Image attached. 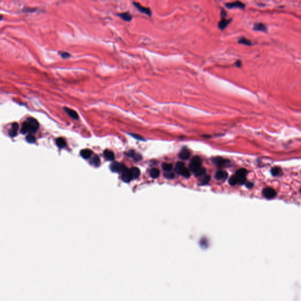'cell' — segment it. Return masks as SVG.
<instances>
[{
    "instance_id": "obj_1",
    "label": "cell",
    "mask_w": 301,
    "mask_h": 301,
    "mask_svg": "<svg viewBox=\"0 0 301 301\" xmlns=\"http://www.w3.org/2000/svg\"><path fill=\"white\" fill-rule=\"evenodd\" d=\"M38 122L36 119L33 118H29L23 124L21 132L22 133H36L38 128Z\"/></svg>"
},
{
    "instance_id": "obj_2",
    "label": "cell",
    "mask_w": 301,
    "mask_h": 301,
    "mask_svg": "<svg viewBox=\"0 0 301 301\" xmlns=\"http://www.w3.org/2000/svg\"><path fill=\"white\" fill-rule=\"evenodd\" d=\"M201 159L199 157L195 156L193 157L190 164V169L193 172H195L198 169L201 167Z\"/></svg>"
},
{
    "instance_id": "obj_3",
    "label": "cell",
    "mask_w": 301,
    "mask_h": 301,
    "mask_svg": "<svg viewBox=\"0 0 301 301\" xmlns=\"http://www.w3.org/2000/svg\"><path fill=\"white\" fill-rule=\"evenodd\" d=\"M262 193L265 198L269 199L274 198L277 195V192L275 191V190L271 187L266 188L263 190Z\"/></svg>"
},
{
    "instance_id": "obj_4",
    "label": "cell",
    "mask_w": 301,
    "mask_h": 301,
    "mask_svg": "<svg viewBox=\"0 0 301 301\" xmlns=\"http://www.w3.org/2000/svg\"><path fill=\"white\" fill-rule=\"evenodd\" d=\"M248 172L246 169L244 168H241L238 169L236 172V175L239 178V183L240 184H244L246 181V175Z\"/></svg>"
},
{
    "instance_id": "obj_5",
    "label": "cell",
    "mask_w": 301,
    "mask_h": 301,
    "mask_svg": "<svg viewBox=\"0 0 301 301\" xmlns=\"http://www.w3.org/2000/svg\"><path fill=\"white\" fill-rule=\"evenodd\" d=\"M133 4L138 9V10L139 11H140L141 13L145 14H146V15H147L148 16H151L152 15V12H151V10L149 8L144 7L142 6L140 3L136 2H133Z\"/></svg>"
},
{
    "instance_id": "obj_6",
    "label": "cell",
    "mask_w": 301,
    "mask_h": 301,
    "mask_svg": "<svg viewBox=\"0 0 301 301\" xmlns=\"http://www.w3.org/2000/svg\"><path fill=\"white\" fill-rule=\"evenodd\" d=\"M126 168L124 164L118 162H114L111 165V169L114 172H122Z\"/></svg>"
},
{
    "instance_id": "obj_7",
    "label": "cell",
    "mask_w": 301,
    "mask_h": 301,
    "mask_svg": "<svg viewBox=\"0 0 301 301\" xmlns=\"http://www.w3.org/2000/svg\"><path fill=\"white\" fill-rule=\"evenodd\" d=\"M121 174H122L121 178H122V180L124 182L128 183L133 180L130 169L126 168L124 171H122L121 172Z\"/></svg>"
},
{
    "instance_id": "obj_8",
    "label": "cell",
    "mask_w": 301,
    "mask_h": 301,
    "mask_svg": "<svg viewBox=\"0 0 301 301\" xmlns=\"http://www.w3.org/2000/svg\"><path fill=\"white\" fill-rule=\"evenodd\" d=\"M225 5H226L227 8H228L229 9L235 8L243 9L245 7V5L244 4H243L242 2H241L240 1H235L233 2L227 3V4H226Z\"/></svg>"
},
{
    "instance_id": "obj_9",
    "label": "cell",
    "mask_w": 301,
    "mask_h": 301,
    "mask_svg": "<svg viewBox=\"0 0 301 301\" xmlns=\"http://www.w3.org/2000/svg\"><path fill=\"white\" fill-rule=\"evenodd\" d=\"M212 162L217 166L221 167L225 165L228 162V161L222 157H215L212 159Z\"/></svg>"
},
{
    "instance_id": "obj_10",
    "label": "cell",
    "mask_w": 301,
    "mask_h": 301,
    "mask_svg": "<svg viewBox=\"0 0 301 301\" xmlns=\"http://www.w3.org/2000/svg\"><path fill=\"white\" fill-rule=\"evenodd\" d=\"M175 171L178 174L181 175L182 176H183L185 178H189L191 175L190 171L187 168H185V167H183L181 168L175 169Z\"/></svg>"
},
{
    "instance_id": "obj_11",
    "label": "cell",
    "mask_w": 301,
    "mask_h": 301,
    "mask_svg": "<svg viewBox=\"0 0 301 301\" xmlns=\"http://www.w3.org/2000/svg\"><path fill=\"white\" fill-rule=\"evenodd\" d=\"M215 177L217 180H225L228 178V174L225 171H218L216 172Z\"/></svg>"
},
{
    "instance_id": "obj_12",
    "label": "cell",
    "mask_w": 301,
    "mask_h": 301,
    "mask_svg": "<svg viewBox=\"0 0 301 301\" xmlns=\"http://www.w3.org/2000/svg\"><path fill=\"white\" fill-rule=\"evenodd\" d=\"M230 22H231V20H230V19L228 20V19H226L225 18H223L221 19V20L218 23V28L220 30H223L229 25Z\"/></svg>"
},
{
    "instance_id": "obj_13",
    "label": "cell",
    "mask_w": 301,
    "mask_h": 301,
    "mask_svg": "<svg viewBox=\"0 0 301 301\" xmlns=\"http://www.w3.org/2000/svg\"><path fill=\"white\" fill-rule=\"evenodd\" d=\"M118 15L124 21L127 22H130L133 19V16L129 12H122L118 14Z\"/></svg>"
},
{
    "instance_id": "obj_14",
    "label": "cell",
    "mask_w": 301,
    "mask_h": 301,
    "mask_svg": "<svg viewBox=\"0 0 301 301\" xmlns=\"http://www.w3.org/2000/svg\"><path fill=\"white\" fill-rule=\"evenodd\" d=\"M190 157V152L186 148H183L181 150V151L179 154V157L181 158V159H183V160L188 159Z\"/></svg>"
},
{
    "instance_id": "obj_15",
    "label": "cell",
    "mask_w": 301,
    "mask_h": 301,
    "mask_svg": "<svg viewBox=\"0 0 301 301\" xmlns=\"http://www.w3.org/2000/svg\"><path fill=\"white\" fill-rule=\"evenodd\" d=\"M253 30L257 31H262V32H266L267 28L266 25L262 23H256L253 26Z\"/></svg>"
},
{
    "instance_id": "obj_16",
    "label": "cell",
    "mask_w": 301,
    "mask_h": 301,
    "mask_svg": "<svg viewBox=\"0 0 301 301\" xmlns=\"http://www.w3.org/2000/svg\"><path fill=\"white\" fill-rule=\"evenodd\" d=\"M133 179H137L140 176V170L136 167H133L130 169Z\"/></svg>"
},
{
    "instance_id": "obj_17",
    "label": "cell",
    "mask_w": 301,
    "mask_h": 301,
    "mask_svg": "<svg viewBox=\"0 0 301 301\" xmlns=\"http://www.w3.org/2000/svg\"><path fill=\"white\" fill-rule=\"evenodd\" d=\"M64 110L69 115V116L71 117L73 119L77 120L78 118V115L74 110H72L71 109L68 108H64Z\"/></svg>"
},
{
    "instance_id": "obj_18",
    "label": "cell",
    "mask_w": 301,
    "mask_h": 301,
    "mask_svg": "<svg viewBox=\"0 0 301 301\" xmlns=\"http://www.w3.org/2000/svg\"><path fill=\"white\" fill-rule=\"evenodd\" d=\"M18 130V125L17 123H14L12 124V128L9 132V135L11 136H14L17 135V133Z\"/></svg>"
},
{
    "instance_id": "obj_19",
    "label": "cell",
    "mask_w": 301,
    "mask_h": 301,
    "mask_svg": "<svg viewBox=\"0 0 301 301\" xmlns=\"http://www.w3.org/2000/svg\"><path fill=\"white\" fill-rule=\"evenodd\" d=\"M92 151L89 149H85L81 152V155L84 158V159H88L89 158L91 157L92 155Z\"/></svg>"
},
{
    "instance_id": "obj_20",
    "label": "cell",
    "mask_w": 301,
    "mask_h": 301,
    "mask_svg": "<svg viewBox=\"0 0 301 301\" xmlns=\"http://www.w3.org/2000/svg\"><path fill=\"white\" fill-rule=\"evenodd\" d=\"M104 155L105 158L109 161H112L114 159V158H115L113 152H112L109 150H105L104 152Z\"/></svg>"
},
{
    "instance_id": "obj_21",
    "label": "cell",
    "mask_w": 301,
    "mask_h": 301,
    "mask_svg": "<svg viewBox=\"0 0 301 301\" xmlns=\"http://www.w3.org/2000/svg\"><path fill=\"white\" fill-rule=\"evenodd\" d=\"M127 155L128 156V157H131L133 158V159L135 160V161H140V159H141L142 157L140 155V154H136L135 152L134 151H130L129 152H128L127 154Z\"/></svg>"
},
{
    "instance_id": "obj_22",
    "label": "cell",
    "mask_w": 301,
    "mask_h": 301,
    "mask_svg": "<svg viewBox=\"0 0 301 301\" xmlns=\"http://www.w3.org/2000/svg\"><path fill=\"white\" fill-rule=\"evenodd\" d=\"M159 174H160V172H159V169H158L157 168H154L151 169L150 171V175L154 179L157 178L159 176Z\"/></svg>"
},
{
    "instance_id": "obj_23",
    "label": "cell",
    "mask_w": 301,
    "mask_h": 301,
    "mask_svg": "<svg viewBox=\"0 0 301 301\" xmlns=\"http://www.w3.org/2000/svg\"><path fill=\"white\" fill-rule=\"evenodd\" d=\"M239 183V178L237 175L232 176L229 180V183L230 185H235Z\"/></svg>"
},
{
    "instance_id": "obj_24",
    "label": "cell",
    "mask_w": 301,
    "mask_h": 301,
    "mask_svg": "<svg viewBox=\"0 0 301 301\" xmlns=\"http://www.w3.org/2000/svg\"><path fill=\"white\" fill-rule=\"evenodd\" d=\"M238 42L240 44H242L248 45V46H251L252 45L251 41L250 40L246 39V38H244V37H242L241 38H240V39L238 40Z\"/></svg>"
},
{
    "instance_id": "obj_25",
    "label": "cell",
    "mask_w": 301,
    "mask_h": 301,
    "mask_svg": "<svg viewBox=\"0 0 301 301\" xmlns=\"http://www.w3.org/2000/svg\"><path fill=\"white\" fill-rule=\"evenodd\" d=\"M56 144L60 148H64L66 145V142L62 138H58L56 140Z\"/></svg>"
},
{
    "instance_id": "obj_26",
    "label": "cell",
    "mask_w": 301,
    "mask_h": 301,
    "mask_svg": "<svg viewBox=\"0 0 301 301\" xmlns=\"http://www.w3.org/2000/svg\"><path fill=\"white\" fill-rule=\"evenodd\" d=\"M194 173H195V177H199L202 176V175H204V174H205V173H206V170H205V168H200L199 169H198V170H197L195 172H194Z\"/></svg>"
},
{
    "instance_id": "obj_27",
    "label": "cell",
    "mask_w": 301,
    "mask_h": 301,
    "mask_svg": "<svg viewBox=\"0 0 301 301\" xmlns=\"http://www.w3.org/2000/svg\"><path fill=\"white\" fill-rule=\"evenodd\" d=\"M92 163L96 167H98L100 165V159L98 156H95L92 158Z\"/></svg>"
},
{
    "instance_id": "obj_28",
    "label": "cell",
    "mask_w": 301,
    "mask_h": 301,
    "mask_svg": "<svg viewBox=\"0 0 301 301\" xmlns=\"http://www.w3.org/2000/svg\"><path fill=\"white\" fill-rule=\"evenodd\" d=\"M26 140L29 143L33 144V143H34L36 142V138L33 135H28L26 137Z\"/></svg>"
},
{
    "instance_id": "obj_29",
    "label": "cell",
    "mask_w": 301,
    "mask_h": 301,
    "mask_svg": "<svg viewBox=\"0 0 301 301\" xmlns=\"http://www.w3.org/2000/svg\"><path fill=\"white\" fill-rule=\"evenodd\" d=\"M281 169L278 167H274L271 169V174L273 176H277L280 173Z\"/></svg>"
},
{
    "instance_id": "obj_30",
    "label": "cell",
    "mask_w": 301,
    "mask_h": 301,
    "mask_svg": "<svg viewBox=\"0 0 301 301\" xmlns=\"http://www.w3.org/2000/svg\"><path fill=\"white\" fill-rule=\"evenodd\" d=\"M163 169L165 171H170L172 168V165L171 164H164L162 165Z\"/></svg>"
},
{
    "instance_id": "obj_31",
    "label": "cell",
    "mask_w": 301,
    "mask_h": 301,
    "mask_svg": "<svg viewBox=\"0 0 301 301\" xmlns=\"http://www.w3.org/2000/svg\"><path fill=\"white\" fill-rule=\"evenodd\" d=\"M210 179H211V177L209 175H205V177H204L203 180H202L201 185H206L210 181Z\"/></svg>"
},
{
    "instance_id": "obj_32",
    "label": "cell",
    "mask_w": 301,
    "mask_h": 301,
    "mask_svg": "<svg viewBox=\"0 0 301 301\" xmlns=\"http://www.w3.org/2000/svg\"><path fill=\"white\" fill-rule=\"evenodd\" d=\"M164 176L168 178V179H173L174 177H175V175L174 173L170 172V171H167L166 173H165L164 174Z\"/></svg>"
},
{
    "instance_id": "obj_33",
    "label": "cell",
    "mask_w": 301,
    "mask_h": 301,
    "mask_svg": "<svg viewBox=\"0 0 301 301\" xmlns=\"http://www.w3.org/2000/svg\"><path fill=\"white\" fill-rule=\"evenodd\" d=\"M185 167V164L183 162H178L176 164V168L180 169Z\"/></svg>"
},
{
    "instance_id": "obj_34",
    "label": "cell",
    "mask_w": 301,
    "mask_h": 301,
    "mask_svg": "<svg viewBox=\"0 0 301 301\" xmlns=\"http://www.w3.org/2000/svg\"><path fill=\"white\" fill-rule=\"evenodd\" d=\"M61 57L63 58H68L70 57V54L68 52H62L61 54Z\"/></svg>"
},
{
    "instance_id": "obj_35",
    "label": "cell",
    "mask_w": 301,
    "mask_h": 301,
    "mask_svg": "<svg viewBox=\"0 0 301 301\" xmlns=\"http://www.w3.org/2000/svg\"><path fill=\"white\" fill-rule=\"evenodd\" d=\"M221 18H225L226 16H227V13L225 11V10H224L223 9L221 11Z\"/></svg>"
},
{
    "instance_id": "obj_36",
    "label": "cell",
    "mask_w": 301,
    "mask_h": 301,
    "mask_svg": "<svg viewBox=\"0 0 301 301\" xmlns=\"http://www.w3.org/2000/svg\"><path fill=\"white\" fill-rule=\"evenodd\" d=\"M246 186L248 188H252L253 187V183H252V182H248V183H247L246 184Z\"/></svg>"
},
{
    "instance_id": "obj_37",
    "label": "cell",
    "mask_w": 301,
    "mask_h": 301,
    "mask_svg": "<svg viewBox=\"0 0 301 301\" xmlns=\"http://www.w3.org/2000/svg\"><path fill=\"white\" fill-rule=\"evenodd\" d=\"M236 65H237V67H241V61H238L236 62Z\"/></svg>"
},
{
    "instance_id": "obj_38",
    "label": "cell",
    "mask_w": 301,
    "mask_h": 301,
    "mask_svg": "<svg viewBox=\"0 0 301 301\" xmlns=\"http://www.w3.org/2000/svg\"><path fill=\"white\" fill-rule=\"evenodd\" d=\"M2 17L1 16H0V20H2Z\"/></svg>"
}]
</instances>
